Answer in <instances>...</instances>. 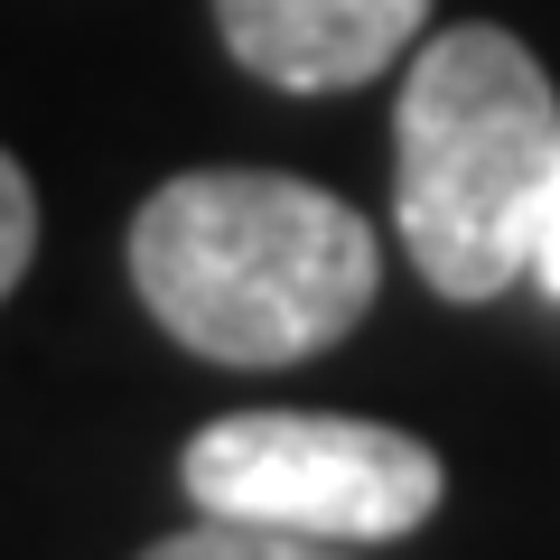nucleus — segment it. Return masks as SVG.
Listing matches in <instances>:
<instances>
[{
    "label": "nucleus",
    "mask_w": 560,
    "mask_h": 560,
    "mask_svg": "<svg viewBox=\"0 0 560 560\" xmlns=\"http://www.w3.org/2000/svg\"><path fill=\"white\" fill-rule=\"evenodd\" d=\"M150 318L206 364L327 355L374 308L383 253L346 197L280 168H187L131 215Z\"/></svg>",
    "instance_id": "obj_1"
},
{
    "label": "nucleus",
    "mask_w": 560,
    "mask_h": 560,
    "mask_svg": "<svg viewBox=\"0 0 560 560\" xmlns=\"http://www.w3.org/2000/svg\"><path fill=\"white\" fill-rule=\"evenodd\" d=\"M560 168V94L504 28H440L393 113V224L440 300H495L533 271Z\"/></svg>",
    "instance_id": "obj_2"
},
{
    "label": "nucleus",
    "mask_w": 560,
    "mask_h": 560,
    "mask_svg": "<svg viewBox=\"0 0 560 560\" xmlns=\"http://www.w3.org/2000/svg\"><path fill=\"white\" fill-rule=\"evenodd\" d=\"M178 486L197 495V514L215 523H261V533L300 541H401L440 514L448 467L430 440L383 430V420L346 411H234L215 430H197L178 458Z\"/></svg>",
    "instance_id": "obj_3"
},
{
    "label": "nucleus",
    "mask_w": 560,
    "mask_h": 560,
    "mask_svg": "<svg viewBox=\"0 0 560 560\" xmlns=\"http://www.w3.org/2000/svg\"><path fill=\"white\" fill-rule=\"evenodd\" d=\"M215 28L243 75L280 94H346L430 28V0H215Z\"/></svg>",
    "instance_id": "obj_4"
},
{
    "label": "nucleus",
    "mask_w": 560,
    "mask_h": 560,
    "mask_svg": "<svg viewBox=\"0 0 560 560\" xmlns=\"http://www.w3.org/2000/svg\"><path fill=\"white\" fill-rule=\"evenodd\" d=\"M140 560H355V551H337V541H300V533H261V523H215V514H206L197 533L150 541Z\"/></svg>",
    "instance_id": "obj_5"
},
{
    "label": "nucleus",
    "mask_w": 560,
    "mask_h": 560,
    "mask_svg": "<svg viewBox=\"0 0 560 560\" xmlns=\"http://www.w3.org/2000/svg\"><path fill=\"white\" fill-rule=\"evenodd\" d=\"M28 253H38V187H28V168L0 150V300L20 290Z\"/></svg>",
    "instance_id": "obj_6"
},
{
    "label": "nucleus",
    "mask_w": 560,
    "mask_h": 560,
    "mask_svg": "<svg viewBox=\"0 0 560 560\" xmlns=\"http://www.w3.org/2000/svg\"><path fill=\"white\" fill-rule=\"evenodd\" d=\"M533 280L560 300V168H551V197H541V224H533Z\"/></svg>",
    "instance_id": "obj_7"
}]
</instances>
